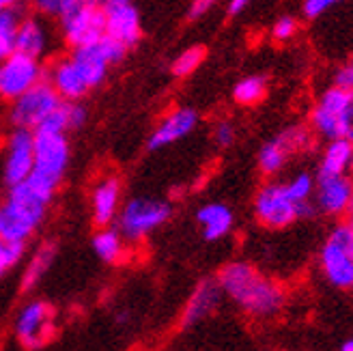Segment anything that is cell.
<instances>
[{
	"label": "cell",
	"instance_id": "cell-9",
	"mask_svg": "<svg viewBox=\"0 0 353 351\" xmlns=\"http://www.w3.org/2000/svg\"><path fill=\"white\" fill-rule=\"evenodd\" d=\"M13 332L24 349H43L54 339L57 310L43 300H30L17 310Z\"/></svg>",
	"mask_w": 353,
	"mask_h": 351
},
{
	"label": "cell",
	"instance_id": "cell-15",
	"mask_svg": "<svg viewBox=\"0 0 353 351\" xmlns=\"http://www.w3.org/2000/svg\"><path fill=\"white\" fill-rule=\"evenodd\" d=\"M199 126V112L194 108H174L170 110L147 138V149L149 151H162L174 143H179L185 136H190Z\"/></svg>",
	"mask_w": 353,
	"mask_h": 351
},
{
	"label": "cell",
	"instance_id": "cell-21",
	"mask_svg": "<svg viewBox=\"0 0 353 351\" xmlns=\"http://www.w3.org/2000/svg\"><path fill=\"white\" fill-rule=\"evenodd\" d=\"M196 222L207 241H218L233 231L235 214L224 203H207L196 212Z\"/></svg>",
	"mask_w": 353,
	"mask_h": 351
},
{
	"label": "cell",
	"instance_id": "cell-25",
	"mask_svg": "<svg viewBox=\"0 0 353 351\" xmlns=\"http://www.w3.org/2000/svg\"><path fill=\"white\" fill-rule=\"evenodd\" d=\"M268 95V78L265 76H245L233 86V99L239 106H256Z\"/></svg>",
	"mask_w": 353,
	"mask_h": 351
},
{
	"label": "cell",
	"instance_id": "cell-30",
	"mask_svg": "<svg viewBox=\"0 0 353 351\" xmlns=\"http://www.w3.org/2000/svg\"><path fill=\"white\" fill-rule=\"evenodd\" d=\"M28 243H13L0 239V278H5L17 263L24 261Z\"/></svg>",
	"mask_w": 353,
	"mask_h": 351
},
{
	"label": "cell",
	"instance_id": "cell-6",
	"mask_svg": "<svg viewBox=\"0 0 353 351\" xmlns=\"http://www.w3.org/2000/svg\"><path fill=\"white\" fill-rule=\"evenodd\" d=\"M59 24L69 48L95 43L105 34V17L97 0H67L59 13Z\"/></svg>",
	"mask_w": 353,
	"mask_h": 351
},
{
	"label": "cell",
	"instance_id": "cell-39",
	"mask_svg": "<svg viewBox=\"0 0 353 351\" xmlns=\"http://www.w3.org/2000/svg\"><path fill=\"white\" fill-rule=\"evenodd\" d=\"M22 0H0V7L3 9H11V7H20Z\"/></svg>",
	"mask_w": 353,
	"mask_h": 351
},
{
	"label": "cell",
	"instance_id": "cell-34",
	"mask_svg": "<svg viewBox=\"0 0 353 351\" xmlns=\"http://www.w3.org/2000/svg\"><path fill=\"white\" fill-rule=\"evenodd\" d=\"M341 3H345V0H304V15L308 20H314V17L327 13L332 7H336Z\"/></svg>",
	"mask_w": 353,
	"mask_h": 351
},
{
	"label": "cell",
	"instance_id": "cell-11",
	"mask_svg": "<svg viewBox=\"0 0 353 351\" xmlns=\"http://www.w3.org/2000/svg\"><path fill=\"white\" fill-rule=\"evenodd\" d=\"M43 78L46 67L41 65V59L13 52L5 61H0V99L13 101Z\"/></svg>",
	"mask_w": 353,
	"mask_h": 351
},
{
	"label": "cell",
	"instance_id": "cell-2",
	"mask_svg": "<svg viewBox=\"0 0 353 351\" xmlns=\"http://www.w3.org/2000/svg\"><path fill=\"white\" fill-rule=\"evenodd\" d=\"M50 203L28 181L11 185L5 203L0 205V239L28 243L43 224Z\"/></svg>",
	"mask_w": 353,
	"mask_h": 351
},
{
	"label": "cell",
	"instance_id": "cell-29",
	"mask_svg": "<svg viewBox=\"0 0 353 351\" xmlns=\"http://www.w3.org/2000/svg\"><path fill=\"white\" fill-rule=\"evenodd\" d=\"M205 57H207V50L203 46H192V48L183 50L181 54L172 61L170 74L174 78H188V76H192L203 65Z\"/></svg>",
	"mask_w": 353,
	"mask_h": 351
},
{
	"label": "cell",
	"instance_id": "cell-24",
	"mask_svg": "<svg viewBox=\"0 0 353 351\" xmlns=\"http://www.w3.org/2000/svg\"><path fill=\"white\" fill-rule=\"evenodd\" d=\"M353 168V145L347 138H334L327 140L323 149L321 162H319V177H336V174H347Z\"/></svg>",
	"mask_w": 353,
	"mask_h": 351
},
{
	"label": "cell",
	"instance_id": "cell-20",
	"mask_svg": "<svg viewBox=\"0 0 353 351\" xmlns=\"http://www.w3.org/2000/svg\"><path fill=\"white\" fill-rule=\"evenodd\" d=\"M48 43H50V32L41 17L34 15L22 17V22L15 32V52L32 59H43L48 52Z\"/></svg>",
	"mask_w": 353,
	"mask_h": 351
},
{
	"label": "cell",
	"instance_id": "cell-36",
	"mask_svg": "<svg viewBox=\"0 0 353 351\" xmlns=\"http://www.w3.org/2000/svg\"><path fill=\"white\" fill-rule=\"evenodd\" d=\"M218 3H220V0H192V5H190V9H188V20H190V22L201 20V17L207 15Z\"/></svg>",
	"mask_w": 353,
	"mask_h": 351
},
{
	"label": "cell",
	"instance_id": "cell-19",
	"mask_svg": "<svg viewBox=\"0 0 353 351\" xmlns=\"http://www.w3.org/2000/svg\"><path fill=\"white\" fill-rule=\"evenodd\" d=\"M46 78L52 82V86L57 89L61 99L65 101H80L86 97V93L91 91L86 86L82 74L78 72V67L74 65L72 57H61L48 67Z\"/></svg>",
	"mask_w": 353,
	"mask_h": 351
},
{
	"label": "cell",
	"instance_id": "cell-18",
	"mask_svg": "<svg viewBox=\"0 0 353 351\" xmlns=\"http://www.w3.org/2000/svg\"><path fill=\"white\" fill-rule=\"evenodd\" d=\"M99 39L95 43L72 48V54H69V57H72V61H74V65L78 67V72L82 74L86 86L91 91L105 82L110 67H112V63L108 61V57H105L103 46H101Z\"/></svg>",
	"mask_w": 353,
	"mask_h": 351
},
{
	"label": "cell",
	"instance_id": "cell-7",
	"mask_svg": "<svg viewBox=\"0 0 353 351\" xmlns=\"http://www.w3.org/2000/svg\"><path fill=\"white\" fill-rule=\"evenodd\" d=\"M61 95L52 86L48 78L39 80L34 86H30L28 91H24L20 97H15L11 101L9 108V123L13 128H24L34 132L41 123L59 108Z\"/></svg>",
	"mask_w": 353,
	"mask_h": 351
},
{
	"label": "cell",
	"instance_id": "cell-8",
	"mask_svg": "<svg viewBox=\"0 0 353 351\" xmlns=\"http://www.w3.org/2000/svg\"><path fill=\"white\" fill-rule=\"evenodd\" d=\"M319 263L330 285L353 289V233L347 222L332 229L321 248Z\"/></svg>",
	"mask_w": 353,
	"mask_h": 351
},
{
	"label": "cell",
	"instance_id": "cell-38",
	"mask_svg": "<svg viewBox=\"0 0 353 351\" xmlns=\"http://www.w3.org/2000/svg\"><path fill=\"white\" fill-rule=\"evenodd\" d=\"M250 3H252V0H231V3H228V7H226V13L228 15H239Z\"/></svg>",
	"mask_w": 353,
	"mask_h": 351
},
{
	"label": "cell",
	"instance_id": "cell-31",
	"mask_svg": "<svg viewBox=\"0 0 353 351\" xmlns=\"http://www.w3.org/2000/svg\"><path fill=\"white\" fill-rule=\"evenodd\" d=\"M287 192H289V197L299 203V201H308L314 197V190H316V179L312 177V174L308 172H299L295 174V177L291 181L285 183Z\"/></svg>",
	"mask_w": 353,
	"mask_h": 351
},
{
	"label": "cell",
	"instance_id": "cell-5",
	"mask_svg": "<svg viewBox=\"0 0 353 351\" xmlns=\"http://www.w3.org/2000/svg\"><path fill=\"white\" fill-rule=\"evenodd\" d=\"M172 216V205L160 199L136 197L121 205L114 226L130 243H138L164 226Z\"/></svg>",
	"mask_w": 353,
	"mask_h": 351
},
{
	"label": "cell",
	"instance_id": "cell-41",
	"mask_svg": "<svg viewBox=\"0 0 353 351\" xmlns=\"http://www.w3.org/2000/svg\"><path fill=\"white\" fill-rule=\"evenodd\" d=\"M341 351H353V339L345 341V343L341 345Z\"/></svg>",
	"mask_w": 353,
	"mask_h": 351
},
{
	"label": "cell",
	"instance_id": "cell-13",
	"mask_svg": "<svg viewBox=\"0 0 353 351\" xmlns=\"http://www.w3.org/2000/svg\"><path fill=\"white\" fill-rule=\"evenodd\" d=\"M32 164H34V134L24 128H13L7 143V155L3 166V179L7 188L26 181L32 170Z\"/></svg>",
	"mask_w": 353,
	"mask_h": 351
},
{
	"label": "cell",
	"instance_id": "cell-35",
	"mask_svg": "<svg viewBox=\"0 0 353 351\" xmlns=\"http://www.w3.org/2000/svg\"><path fill=\"white\" fill-rule=\"evenodd\" d=\"M30 5L46 17H59V13L67 5V0H30Z\"/></svg>",
	"mask_w": 353,
	"mask_h": 351
},
{
	"label": "cell",
	"instance_id": "cell-27",
	"mask_svg": "<svg viewBox=\"0 0 353 351\" xmlns=\"http://www.w3.org/2000/svg\"><path fill=\"white\" fill-rule=\"evenodd\" d=\"M20 7L0 9V61H5L9 54L15 52V32L22 22Z\"/></svg>",
	"mask_w": 353,
	"mask_h": 351
},
{
	"label": "cell",
	"instance_id": "cell-32",
	"mask_svg": "<svg viewBox=\"0 0 353 351\" xmlns=\"http://www.w3.org/2000/svg\"><path fill=\"white\" fill-rule=\"evenodd\" d=\"M235 138H237V130L231 121H218L216 123V128H214V143L220 147V149H226V147H231L235 143Z\"/></svg>",
	"mask_w": 353,
	"mask_h": 351
},
{
	"label": "cell",
	"instance_id": "cell-12",
	"mask_svg": "<svg viewBox=\"0 0 353 351\" xmlns=\"http://www.w3.org/2000/svg\"><path fill=\"white\" fill-rule=\"evenodd\" d=\"M97 3L105 17V32L123 41L130 50L136 48L143 39V20L134 0H97Z\"/></svg>",
	"mask_w": 353,
	"mask_h": 351
},
{
	"label": "cell",
	"instance_id": "cell-28",
	"mask_svg": "<svg viewBox=\"0 0 353 351\" xmlns=\"http://www.w3.org/2000/svg\"><path fill=\"white\" fill-rule=\"evenodd\" d=\"M282 147H285L291 155L299 153V151H306L314 145V132L310 130V126H289L282 130L276 136Z\"/></svg>",
	"mask_w": 353,
	"mask_h": 351
},
{
	"label": "cell",
	"instance_id": "cell-10",
	"mask_svg": "<svg viewBox=\"0 0 353 351\" xmlns=\"http://www.w3.org/2000/svg\"><path fill=\"white\" fill-rule=\"evenodd\" d=\"M254 216L265 229L280 231L297 220V203L289 197L285 183L270 181L254 197Z\"/></svg>",
	"mask_w": 353,
	"mask_h": 351
},
{
	"label": "cell",
	"instance_id": "cell-43",
	"mask_svg": "<svg viewBox=\"0 0 353 351\" xmlns=\"http://www.w3.org/2000/svg\"><path fill=\"white\" fill-rule=\"evenodd\" d=\"M351 145H353V140H351Z\"/></svg>",
	"mask_w": 353,
	"mask_h": 351
},
{
	"label": "cell",
	"instance_id": "cell-3",
	"mask_svg": "<svg viewBox=\"0 0 353 351\" xmlns=\"http://www.w3.org/2000/svg\"><path fill=\"white\" fill-rule=\"evenodd\" d=\"M34 164L28 174V183L48 201L54 199L72 160V145L67 134L34 130Z\"/></svg>",
	"mask_w": 353,
	"mask_h": 351
},
{
	"label": "cell",
	"instance_id": "cell-42",
	"mask_svg": "<svg viewBox=\"0 0 353 351\" xmlns=\"http://www.w3.org/2000/svg\"><path fill=\"white\" fill-rule=\"evenodd\" d=\"M349 220H347V224H349V229H351V233H353V216H347Z\"/></svg>",
	"mask_w": 353,
	"mask_h": 351
},
{
	"label": "cell",
	"instance_id": "cell-22",
	"mask_svg": "<svg viewBox=\"0 0 353 351\" xmlns=\"http://www.w3.org/2000/svg\"><path fill=\"white\" fill-rule=\"evenodd\" d=\"M57 252H59V243L57 241H41L34 252L30 254V259L26 261V268L22 272V283H20V289L24 293H30L34 291L41 280L46 278V274L50 272L52 263L57 261Z\"/></svg>",
	"mask_w": 353,
	"mask_h": 351
},
{
	"label": "cell",
	"instance_id": "cell-40",
	"mask_svg": "<svg viewBox=\"0 0 353 351\" xmlns=\"http://www.w3.org/2000/svg\"><path fill=\"white\" fill-rule=\"evenodd\" d=\"M345 216H353V192H351V197H349V203H347V212Z\"/></svg>",
	"mask_w": 353,
	"mask_h": 351
},
{
	"label": "cell",
	"instance_id": "cell-1",
	"mask_svg": "<svg viewBox=\"0 0 353 351\" xmlns=\"http://www.w3.org/2000/svg\"><path fill=\"white\" fill-rule=\"evenodd\" d=\"M218 283L224 297H228L243 314L268 321L285 308V287L263 274L248 261H231L220 268Z\"/></svg>",
	"mask_w": 353,
	"mask_h": 351
},
{
	"label": "cell",
	"instance_id": "cell-33",
	"mask_svg": "<svg viewBox=\"0 0 353 351\" xmlns=\"http://www.w3.org/2000/svg\"><path fill=\"white\" fill-rule=\"evenodd\" d=\"M295 32H297V20H295V17H291V15H285V17H280V20L274 24L272 37L282 43V41L293 39Z\"/></svg>",
	"mask_w": 353,
	"mask_h": 351
},
{
	"label": "cell",
	"instance_id": "cell-44",
	"mask_svg": "<svg viewBox=\"0 0 353 351\" xmlns=\"http://www.w3.org/2000/svg\"><path fill=\"white\" fill-rule=\"evenodd\" d=\"M0 9H3V7H0Z\"/></svg>",
	"mask_w": 353,
	"mask_h": 351
},
{
	"label": "cell",
	"instance_id": "cell-23",
	"mask_svg": "<svg viewBox=\"0 0 353 351\" xmlns=\"http://www.w3.org/2000/svg\"><path fill=\"white\" fill-rule=\"evenodd\" d=\"M91 245L97 259L103 261L105 265H119V263H125L128 259V239L112 224L99 226L91 239Z\"/></svg>",
	"mask_w": 353,
	"mask_h": 351
},
{
	"label": "cell",
	"instance_id": "cell-26",
	"mask_svg": "<svg viewBox=\"0 0 353 351\" xmlns=\"http://www.w3.org/2000/svg\"><path fill=\"white\" fill-rule=\"evenodd\" d=\"M291 157V153L282 147L280 140L274 136L272 140H268L261 149H259V155H256V160H259V168L263 174H268V177H272V174H278L282 168H285L287 160Z\"/></svg>",
	"mask_w": 353,
	"mask_h": 351
},
{
	"label": "cell",
	"instance_id": "cell-37",
	"mask_svg": "<svg viewBox=\"0 0 353 351\" xmlns=\"http://www.w3.org/2000/svg\"><path fill=\"white\" fill-rule=\"evenodd\" d=\"M334 84L345 86V89H353V59L339 69L336 76H334Z\"/></svg>",
	"mask_w": 353,
	"mask_h": 351
},
{
	"label": "cell",
	"instance_id": "cell-4",
	"mask_svg": "<svg viewBox=\"0 0 353 351\" xmlns=\"http://www.w3.org/2000/svg\"><path fill=\"white\" fill-rule=\"evenodd\" d=\"M310 130L325 140H353V89L339 84L325 89L310 110Z\"/></svg>",
	"mask_w": 353,
	"mask_h": 351
},
{
	"label": "cell",
	"instance_id": "cell-14",
	"mask_svg": "<svg viewBox=\"0 0 353 351\" xmlns=\"http://www.w3.org/2000/svg\"><path fill=\"white\" fill-rule=\"evenodd\" d=\"M222 297L224 293L218 278H203L190 293L188 302L181 310V319H179L181 330H190L209 319L211 314H216V310L222 304Z\"/></svg>",
	"mask_w": 353,
	"mask_h": 351
},
{
	"label": "cell",
	"instance_id": "cell-16",
	"mask_svg": "<svg viewBox=\"0 0 353 351\" xmlns=\"http://www.w3.org/2000/svg\"><path fill=\"white\" fill-rule=\"evenodd\" d=\"M353 192V179L349 174L336 177H319L314 190V205L325 216H343L347 212V203Z\"/></svg>",
	"mask_w": 353,
	"mask_h": 351
},
{
	"label": "cell",
	"instance_id": "cell-17",
	"mask_svg": "<svg viewBox=\"0 0 353 351\" xmlns=\"http://www.w3.org/2000/svg\"><path fill=\"white\" fill-rule=\"evenodd\" d=\"M121 179L117 174H105L97 181V185L93 188L91 194V214H93V222L99 229V226H110L117 220V214L121 209Z\"/></svg>",
	"mask_w": 353,
	"mask_h": 351
}]
</instances>
